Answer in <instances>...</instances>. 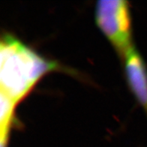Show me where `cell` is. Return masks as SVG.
I'll use <instances>...</instances> for the list:
<instances>
[{"label": "cell", "instance_id": "obj_4", "mask_svg": "<svg viewBox=\"0 0 147 147\" xmlns=\"http://www.w3.org/2000/svg\"><path fill=\"white\" fill-rule=\"evenodd\" d=\"M0 146L7 147L10 128L17 104L3 94H0Z\"/></svg>", "mask_w": 147, "mask_h": 147}, {"label": "cell", "instance_id": "obj_3", "mask_svg": "<svg viewBox=\"0 0 147 147\" xmlns=\"http://www.w3.org/2000/svg\"><path fill=\"white\" fill-rule=\"evenodd\" d=\"M124 59L129 86L147 113V71L144 62L134 47L126 53Z\"/></svg>", "mask_w": 147, "mask_h": 147}, {"label": "cell", "instance_id": "obj_2", "mask_svg": "<svg viewBox=\"0 0 147 147\" xmlns=\"http://www.w3.org/2000/svg\"><path fill=\"white\" fill-rule=\"evenodd\" d=\"M96 23L117 52L124 58L133 47L128 3L123 0H101L97 2Z\"/></svg>", "mask_w": 147, "mask_h": 147}, {"label": "cell", "instance_id": "obj_1", "mask_svg": "<svg viewBox=\"0 0 147 147\" xmlns=\"http://www.w3.org/2000/svg\"><path fill=\"white\" fill-rule=\"evenodd\" d=\"M57 67L11 35L0 45V90L18 105L43 76Z\"/></svg>", "mask_w": 147, "mask_h": 147}]
</instances>
